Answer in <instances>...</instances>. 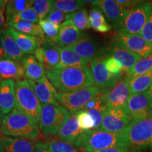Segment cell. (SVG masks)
<instances>
[{"mask_svg": "<svg viewBox=\"0 0 152 152\" xmlns=\"http://www.w3.org/2000/svg\"><path fill=\"white\" fill-rule=\"evenodd\" d=\"M16 83L5 80L0 85V109L6 116L16 107Z\"/></svg>", "mask_w": 152, "mask_h": 152, "instance_id": "d6986e66", "label": "cell"}, {"mask_svg": "<svg viewBox=\"0 0 152 152\" xmlns=\"http://www.w3.org/2000/svg\"><path fill=\"white\" fill-rule=\"evenodd\" d=\"M151 70H152V56L142 58L139 61L127 76L130 77H134L141 75Z\"/></svg>", "mask_w": 152, "mask_h": 152, "instance_id": "8d00e7d4", "label": "cell"}, {"mask_svg": "<svg viewBox=\"0 0 152 152\" xmlns=\"http://www.w3.org/2000/svg\"><path fill=\"white\" fill-rule=\"evenodd\" d=\"M151 10L152 2L142 1L137 7L129 11L121 27L116 30L117 33L140 35Z\"/></svg>", "mask_w": 152, "mask_h": 152, "instance_id": "ba28073f", "label": "cell"}, {"mask_svg": "<svg viewBox=\"0 0 152 152\" xmlns=\"http://www.w3.org/2000/svg\"><path fill=\"white\" fill-rule=\"evenodd\" d=\"M108 55L113 57L119 63L123 71L126 73L127 75L132 71L137 63L142 58L137 54L113 45H111L110 47L109 54Z\"/></svg>", "mask_w": 152, "mask_h": 152, "instance_id": "44dd1931", "label": "cell"}, {"mask_svg": "<svg viewBox=\"0 0 152 152\" xmlns=\"http://www.w3.org/2000/svg\"><path fill=\"white\" fill-rule=\"evenodd\" d=\"M0 152H2V151H1V144H0Z\"/></svg>", "mask_w": 152, "mask_h": 152, "instance_id": "db71d44e", "label": "cell"}, {"mask_svg": "<svg viewBox=\"0 0 152 152\" xmlns=\"http://www.w3.org/2000/svg\"><path fill=\"white\" fill-rule=\"evenodd\" d=\"M107 54L103 50L99 51L98 54L90 64V71L92 72L94 85L106 92L111 90L121 79L115 76L108 71L105 66V59Z\"/></svg>", "mask_w": 152, "mask_h": 152, "instance_id": "9c48e42d", "label": "cell"}, {"mask_svg": "<svg viewBox=\"0 0 152 152\" xmlns=\"http://www.w3.org/2000/svg\"><path fill=\"white\" fill-rule=\"evenodd\" d=\"M105 66L108 71H109L112 75L117 76V77H120V78H122L123 69L122 68H121V65H120L119 63L116 60H115L113 57L109 56L108 54L105 59Z\"/></svg>", "mask_w": 152, "mask_h": 152, "instance_id": "60d3db41", "label": "cell"}, {"mask_svg": "<svg viewBox=\"0 0 152 152\" xmlns=\"http://www.w3.org/2000/svg\"><path fill=\"white\" fill-rule=\"evenodd\" d=\"M89 18L91 28L99 33H108L113 28L107 22L102 10L96 6L93 5V7L89 13Z\"/></svg>", "mask_w": 152, "mask_h": 152, "instance_id": "f1b7e54d", "label": "cell"}, {"mask_svg": "<svg viewBox=\"0 0 152 152\" xmlns=\"http://www.w3.org/2000/svg\"><path fill=\"white\" fill-rule=\"evenodd\" d=\"M39 25L42 30L45 40L56 43L57 37L59 33L60 26L55 25L45 19L39 20Z\"/></svg>", "mask_w": 152, "mask_h": 152, "instance_id": "e575fe53", "label": "cell"}, {"mask_svg": "<svg viewBox=\"0 0 152 152\" xmlns=\"http://www.w3.org/2000/svg\"><path fill=\"white\" fill-rule=\"evenodd\" d=\"M142 37L152 46V10L151 11L149 18H148L145 26H144L141 33L140 34Z\"/></svg>", "mask_w": 152, "mask_h": 152, "instance_id": "7bdbcfd3", "label": "cell"}, {"mask_svg": "<svg viewBox=\"0 0 152 152\" xmlns=\"http://www.w3.org/2000/svg\"><path fill=\"white\" fill-rule=\"evenodd\" d=\"M19 21H28L37 24L39 20L37 13L34 10V9L33 7H30V8L28 9L27 10L23 11V12L13 17L10 21L7 23V26L9 24L16 23H18Z\"/></svg>", "mask_w": 152, "mask_h": 152, "instance_id": "74e56055", "label": "cell"}, {"mask_svg": "<svg viewBox=\"0 0 152 152\" xmlns=\"http://www.w3.org/2000/svg\"><path fill=\"white\" fill-rule=\"evenodd\" d=\"M103 91L95 85L71 92H58L57 101L71 115H76L84 110L90 101Z\"/></svg>", "mask_w": 152, "mask_h": 152, "instance_id": "52a82bcc", "label": "cell"}, {"mask_svg": "<svg viewBox=\"0 0 152 152\" xmlns=\"http://www.w3.org/2000/svg\"><path fill=\"white\" fill-rule=\"evenodd\" d=\"M127 110L132 121L152 115V106L149 92L130 94L127 102Z\"/></svg>", "mask_w": 152, "mask_h": 152, "instance_id": "7c38bea8", "label": "cell"}, {"mask_svg": "<svg viewBox=\"0 0 152 152\" xmlns=\"http://www.w3.org/2000/svg\"><path fill=\"white\" fill-rule=\"evenodd\" d=\"M33 55L37 60L43 64L45 68H57L60 64L59 47L56 43L45 41L40 47L36 49Z\"/></svg>", "mask_w": 152, "mask_h": 152, "instance_id": "2e32d148", "label": "cell"}, {"mask_svg": "<svg viewBox=\"0 0 152 152\" xmlns=\"http://www.w3.org/2000/svg\"><path fill=\"white\" fill-rule=\"evenodd\" d=\"M4 136V135H3V134H1V132H0V140H1V139H2L3 138V137Z\"/></svg>", "mask_w": 152, "mask_h": 152, "instance_id": "f5cc1de1", "label": "cell"}, {"mask_svg": "<svg viewBox=\"0 0 152 152\" xmlns=\"http://www.w3.org/2000/svg\"><path fill=\"white\" fill-rule=\"evenodd\" d=\"M66 14L63 12L61 11L57 10V9H54V10L51 11L49 14L47 15L45 20H48V21L52 23L57 26H61L64 20H66Z\"/></svg>", "mask_w": 152, "mask_h": 152, "instance_id": "b9f144b4", "label": "cell"}, {"mask_svg": "<svg viewBox=\"0 0 152 152\" xmlns=\"http://www.w3.org/2000/svg\"><path fill=\"white\" fill-rule=\"evenodd\" d=\"M8 1H3L0 0V14H4L6 11V7H7Z\"/></svg>", "mask_w": 152, "mask_h": 152, "instance_id": "c3c4849f", "label": "cell"}, {"mask_svg": "<svg viewBox=\"0 0 152 152\" xmlns=\"http://www.w3.org/2000/svg\"><path fill=\"white\" fill-rule=\"evenodd\" d=\"M92 4L98 7L102 10L105 15L107 22L116 30L121 27L130 11L123 9L118 4L116 1L113 0L94 1Z\"/></svg>", "mask_w": 152, "mask_h": 152, "instance_id": "5bb4252c", "label": "cell"}, {"mask_svg": "<svg viewBox=\"0 0 152 152\" xmlns=\"http://www.w3.org/2000/svg\"><path fill=\"white\" fill-rule=\"evenodd\" d=\"M81 35L80 30L75 28L71 22L66 20L60 26L56 44L60 47H71L78 40Z\"/></svg>", "mask_w": 152, "mask_h": 152, "instance_id": "603a6c76", "label": "cell"}, {"mask_svg": "<svg viewBox=\"0 0 152 152\" xmlns=\"http://www.w3.org/2000/svg\"><path fill=\"white\" fill-rule=\"evenodd\" d=\"M104 93L103 95H102V99H101L99 103L97 104V106L96 107H94V109L89 110V111H87L92 116L93 120H94V130H100L104 116L108 109L105 100H104Z\"/></svg>", "mask_w": 152, "mask_h": 152, "instance_id": "836d02e7", "label": "cell"}, {"mask_svg": "<svg viewBox=\"0 0 152 152\" xmlns=\"http://www.w3.org/2000/svg\"><path fill=\"white\" fill-rule=\"evenodd\" d=\"M128 80L131 94L147 92L152 85V70L137 77H128Z\"/></svg>", "mask_w": 152, "mask_h": 152, "instance_id": "83f0119b", "label": "cell"}, {"mask_svg": "<svg viewBox=\"0 0 152 152\" xmlns=\"http://www.w3.org/2000/svg\"><path fill=\"white\" fill-rule=\"evenodd\" d=\"M116 2L120 7L125 10L130 11L142 2V1H134V0H117Z\"/></svg>", "mask_w": 152, "mask_h": 152, "instance_id": "ee69618b", "label": "cell"}, {"mask_svg": "<svg viewBox=\"0 0 152 152\" xmlns=\"http://www.w3.org/2000/svg\"><path fill=\"white\" fill-rule=\"evenodd\" d=\"M5 23L4 14H0V31H1V28L4 27Z\"/></svg>", "mask_w": 152, "mask_h": 152, "instance_id": "681fc988", "label": "cell"}, {"mask_svg": "<svg viewBox=\"0 0 152 152\" xmlns=\"http://www.w3.org/2000/svg\"><path fill=\"white\" fill-rule=\"evenodd\" d=\"M76 115H77L79 125L82 130L83 131H88L92 130V129L94 130V120L87 111H80Z\"/></svg>", "mask_w": 152, "mask_h": 152, "instance_id": "f35d334b", "label": "cell"}, {"mask_svg": "<svg viewBox=\"0 0 152 152\" xmlns=\"http://www.w3.org/2000/svg\"><path fill=\"white\" fill-rule=\"evenodd\" d=\"M151 148L152 149V143H151Z\"/></svg>", "mask_w": 152, "mask_h": 152, "instance_id": "11a10c76", "label": "cell"}, {"mask_svg": "<svg viewBox=\"0 0 152 152\" xmlns=\"http://www.w3.org/2000/svg\"><path fill=\"white\" fill-rule=\"evenodd\" d=\"M54 1L51 0H35L34 1L33 8L37 13L39 20H43L46 18L51 11L54 10Z\"/></svg>", "mask_w": 152, "mask_h": 152, "instance_id": "d590c367", "label": "cell"}, {"mask_svg": "<svg viewBox=\"0 0 152 152\" xmlns=\"http://www.w3.org/2000/svg\"><path fill=\"white\" fill-rule=\"evenodd\" d=\"M130 149L128 148H110V149H106L100 150V151H94V152H129Z\"/></svg>", "mask_w": 152, "mask_h": 152, "instance_id": "bcb514c9", "label": "cell"}, {"mask_svg": "<svg viewBox=\"0 0 152 152\" xmlns=\"http://www.w3.org/2000/svg\"><path fill=\"white\" fill-rule=\"evenodd\" d=\"M71 116V113L58 103L43 104L39 128L45 135H54L58 134Z\"/></svg>", "mask_w": 152, "mask_h": 152, "instance_id": "5b68a950", "label": "cell"}, {"mask_svg": "<svg viewBox=\"0 0 152 152\" xmlns=\"http://www.w3.org/2000/svg\"><path fill=\"white\" fill-rule=\"evenodd\" d=\"M36 142L33 140L4 136L0 140L2 152H33Z\"/></svg>", "mask_w": 152, "mask_h": 152, "instance_id": "7402d4cb", "label": "cell"}, {"mask_svg": "<svg viewBox=\"0 0 152 152\" xmlns=\"http://www.w3.org/2000/svg\"><path fill=\"white\" fill-rule=\"evenodd\" d=\"M148 92H149L150 99H151V106H152V85H151V86L150 87L149 90H148Z\"/></svg>", "mask_w": 152, "mask_h": 152, "instance_id": "816d5d0a", "label": "cell"}, {"mask_svg": "<svg viewBox=\"0 0 152 152\" xmlns=\"http://www.w3.org/2000/svg\"><path fill=\"white\" fill-rule=\"evenodd\" d=\"M84 4H85V1L82 0H57L53 2L54 9L68 14L82 9Z\"/></svg>", "mask_w": 152, "mask_h": 152, "instance_id": "d6a6232c", "label": "cell"}, {"mask_svg": "<svg viewBox=\"0 0 152 152\" xmlns=\"http://www.w3.org/2000/svg\"><path fill=\"white\" fill-rule=\"evenodd\" d=\"M112 45L127 49L142 58L152 56V46L140 35L117 33L112 38Z\"/></svg>", "mask_w": 152, "mask_h": 152, "instance_id": "30bf717a", "label": "cell"}, {"mask_svg": "<svg viewBox=\"0 0 152 152\" xmlns=\"http://www.w3.org/2000/svg\"><path fill=\"white\" fill-rule=\"evenodd\" d=\"M84 133L85 131L80 127L77 115H71L70 119L61 128L57 134L61 141L81 149L83 148Z\"/></svg>", "mask_w": 152, "mask_h": 152, "instance_id": "9a60e30c", "label": "cell"}, {"mask_svg": "<svg viewBox=\"0 0 152 152\" xmlns=\"http://www.w3.org/2000/svg\"><path fill=\"white\" fill-rule=\"evenodd\" d=\"M33 152H50L49 147V142H36Z\"/></svg>", "mask_w": 152, "mask_h": 152, "instance_id": "f6af8a7d", "label": "cell"}, {"mask_svg": "<svg viewBox=\"0 0 152 152\" xmlns=\"http://www.w3.org/2000/svg\"><path fill=\"white\" fill-rule=\"evenodd\" d=\"M0 132L9 137L33 140L40 136L39 126L17 109L4 117Z\"/></svg>", "mask_w": 152, "mask_h": 152, "instance_id": "7a4b0ae2", "label": "cell"}, {"mask_svg": "<svg viewBox=\"0 0 152 152\" xmlns=\"http://www.w3.org/2000/svg\"><path fill=\"white\" fill-rule=\"evenodd\" d=\"M1 34H2V30L0 31V61L8 59L9 58L8 57H7V54H6L4 49L3 48L2 42H1Z\"/></svg>", "mask_w": 152, "mask_h": 152, "instance_id": "7dc6e473", "label": "cell"}, {"mask_svg": "<svg viewBox=\"0 0 152 152\" xmlns=\"http://www.w3.org/2000/svg\"><path fill=\"white\" fill-rule=\"evenodd\" d=\"M33 0H13L8 1L6 7V20L7 24L10 21L13 17L20 14L28 9L33 7Z\"/></svg>", "mask_w": 152, "mask_h": 152, "instance_id": "f546056e", "label": "cell"}, {"mask_svg": "<svg viewBox=\"0 0 152 152\" xmlns=\"http://www.w3.org/2000/svg\"><path fill=\"white\" fill-rule=\"evenodd\" d=\"M16 107L39 125L42 106L27 80L16 82Z\"/></svg>", "mask_w": 152, "mask_h": 152, "instance_id": "277c9868", "label": "cell"}, {"mask_svg": "<svg viewBox=\"0 0 152 152\" xmlns=\"http://www.w3.org/2000/svg\"><path fill=\"white\" fill-rule=\"evenodd\" d=\"M61 60L58 67L57 68L68 67H81L87 66V63L84 59L79 56L70 47H60Z\"/></svg>", "mask_w": 152, "mask_h": 152, "instance_id": "4316f807", "label": "cell"}, {"mask_svg": "<svg viewBox=\"0 0 152 152\" xmlns=\"http://www.w3.org/2000/svg\"><path fill=\"white\" fill-rule=\"evenodd\" d=\"M1 42H2L3 48L4 49L6 54L9 59L18 62L21 61L26 54L22 52L21 49L17 45L16 42L7 30H2Z\"/></svg>", "mask_w": 152, "mask_h": 152, "instance_id": "484cf974", "label": "cell"}, {"mask_svg": "<svg viewBox=\"0 0 152 152\" xmlns=\"http://www.w3.org/2000/svg\"><path fill=\"white\" fill-rule=\"evenodd\" d=\"M83 148L87 152H94L110 148H128L126 132L116 134L103 130L85 131Z\"/></svg>", "mask_w": 152, "mask_h": 152, "instance_id": "3957f363", "label": "cell"}, {"mask_svg": "<svg viewBox=\"0 0 152 152\" xmlns=\"http://www.w3.org/2000/svg\"><path fill=\"white\" fill-rule=\"evenodd\" d=\"M50 152H78L73 146L59 140H52L49 142Z\"/></svg>", "mask_w": 152, "mask_h": 152, "instance_id": "ab89813d", "label": "cell"}, {"mask_svg": "<svg viewBox=\"0 0 152 152\" xmlns=\"http://www.w3.org/2000/svg\"><path fill=\"white\" fill-rule=\"evenodd\" d=\"M25 70V77L30 80H38L45 77V68L33 54H26L21 60Z\"/></svg>", "mask_w": 152, "mask_h": 152, "instance_id": "d4e9b609", "label": "cell"}, {"mask_svg": "<svg viewBox=\"0 0 152 152\" xmlns=\"http://www.w3.org/2000/svg\"><path fill=\"white\" fill-rule=\"evenodd\" d=\"M66 20L71 22L79 30H88L91 28L89 14L87 9L82 8L79 10L66 15Z\"/></svg>", "mask_w": 152, "mask_h": 152, "instance_id": "4dcf8cb0", "label": "cell"}, {"mask_svg": "<svg viewBox=\"0 0 152 152\" xmlns=\"http://www.w3.org/2000/svg\"><path fill=\"white\" fill-rule=\"evenodd\" d=\"M25 77V70L21 64L11 59L0 61V79L22 80Z\"/></svg>", "mask_w": 152, "mask_h": 152, "instance_id": "cb8c5ba5", "label": "cell"}, {"mask_svg": "<svg viewBox=\"0 0 152 152\" xmlns=\"http://www.w3.org/2000/svg\"><path fill=\"white\" fill-rule=\"evenodd\" d=\"M5 115L3 113V112L1 111V109H0V128H1V125H2V122H3V120L4 118Z\"/></svg>", "mask_w": 152, "mask_h": 152, "instance_id": "f907efd6", "label": "cell"}, {"mask_svg": "<svg viewBox=\"0 0 152 152\" xmlns=\"http://www.w3.org/2000/svg\"><path fill=\"white\" fill-rule=\"evenodd\" d=\"M128 77H123L111 90L104 93V97L108 108L127 109V102L130 96Z\"/></svg>", "mask_w": 152, "mask_h": 152, "instance_id": "4fadbf2b", "label": "cell"}, {"mask_svg": "<svg viewBox=\"0 0 152 152\" xmlns=\"http://www.w3.org/2000/svg\"><path fill=\"white\" fill-rule=\"evenodd\" d=\"M7 30L25 54L33 53L46 41L45 37L26 35L16 31L11 28H9Z\"/></svg>", "mask_w": 152, "mask_h": 152, "instance_id": "ffe728a7", "label": "cell"}, {"mask_svg": "<svg viewBox=\"0 0 152 152\" xmlns=\"http://www.w3.org/2000/svg\"><path fill=\"white\" fill-rule=\"evenodd\" d=\"M128 149L141 151L151 147L152 143V115L134 120L126 131Z\"/></svg>", "mask_w": 152, "mask_h": 152, "instance_id": "8992f818", "label": "cell"}, {"mask_svg": "<svg viewBox=\"0 0 152 152\" xmlns=\"http://www.w3.org/2000/svg\"><path fill=\"white\" fill-rule=\"evenodd\" d=\"M131 121L132 120L127 109L108 108L104 116L100 130L116 134L126 132Z\"/></svg>", "mask_w": 152, "mask_h": 152, "instance_id": "8fae6325", "label": "cell"}, {"mask_svg": "<svg viewBox=\"0 0 152 152\" xmlns=\"http://www.w3.org/2000/svg\"><path fill=\"white\" fill-rule=\"evenodd\" d=\"M8 26L16 31L26 35L45 37L42 30L39 24L28 21H19L16 23L9 24Z\"/></svg>", "mask_w": 152, "mask_h": 152, "instance_id": "1f68e13d", "label": "cell"}, {"mask_svg": "<svg viewBox=\"0 0 152 152\" xmlns=\"http://www.w3.org/2000/svg\"><path fill=\"white\" fill-rule=\"evenodd\" d=\"M40 103L42 104H54L57 102L56 89L49 82L46 76L38 80H27Z\"/></svg>", "mask_w": 152, "mask_h": 152, "instance_id": "ac0fdd59", "label": "cell"}, {"mask_svg": "<svg viewBox=\"0 0 152 152\" xmlns=\"http://www.w3.org/2000/svg\"><path fill=\"white\" fill-rule=\"evenodd\" d=\"M70 47L87 64H91L99 52L96 39L87 33L82 34L78 40Z\"/></svg>", "mask_w": 152, "mask_h": 152, "instance_id": "e0dca14e", "label": "cell"}, {"mask_svg": "<svg viewBox=\"0 0 152 152\" xmlns=\"http://www.w3.org/2000/svg\"><path fill=\"white\" fill-rule=\"evenodd\" d=\"M45 75L59 92H71L94 85L92 72L87 66L63 68H45Z\"/></svg>", "mask_w": 152, "mask_h": 152, "instance_id": "6da1fadb", "label": "cell"}]
</instances>
